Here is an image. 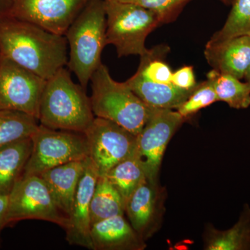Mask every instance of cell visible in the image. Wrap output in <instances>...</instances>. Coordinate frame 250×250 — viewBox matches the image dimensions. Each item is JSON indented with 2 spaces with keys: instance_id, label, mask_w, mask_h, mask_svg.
I'll list each match as a JSON object with an SVG mask.
<instances>
[{
  "instance_id": "1f68e13d",
  "label": "cell",
  "mask_w": 250,
  "mask_h": 250,
  "mask_svg": "<svg viewBox=\"0 0 250 250\" xmlns=\"http://www.w3.org/2000/svg\"><path fill=\"white\" fill-rule=\"evenodd\" d=\"M248 35H250V34H248Z\"/></svg>"
},
{
  "instance_id": "ac0fdd59",
  "label": "cell",
  "mask_w": 250,
  "mask_h": 250,
  "mask_svg": "<svg viewBox=\"0 0 250 250\" xmlns=\"http://www.w3.org/2000/svg\"><path fill=\"white\" fill-rule=\"evenodd\" d=\"M206 250H250V207L245 205L239 219L231 228L218 230L207 227L204 235Z\"/></svg>"
},
{
  "instance_id": "f1b7e54d",
  "label": "cell",
  "mask_w": 250,
  "mask_h": 250,
  "mask_svg": "<svg viewBox=\"0 0 250 250\" xmlns=\"http://www.w3.org/2000/svg\"><path fill=\"white\" fill-rule=\"evenodd\" d=\"M2 4V0H0V15L4 14L6 12L9 7L6 6H3Z\"/></svg>"
},
{
  "instance_id": "2e32d148",
  "label": "cell",
  "mask_w": 250,
  "mask_h": 250,
  "mask_svg": "<svg viewBox=\"0 0 250 250\" xmlns=\"http://www.w3.org/2000/svg\"><path fill=\"white\" fill-rule=\"evenodd\" d=\"M85 167L84 160L72 161L41 174L59 210L68 216Z\"/></svg>"
},
{
  "instance_id": "7c38bea8",
  "label": "cell",
  "mask_w": 250,
  "mask_h": 250,
  "mask_svg": "<svg viewBox=\"0 0 250 250\" xmlns=\"http://www.w3.org/2000/svg\"><path fill=\"white\" fill-rule=\"evenodd\" d=\"M99 174L96 166L88 156L85 159V167L71 210L67 216L65 228L67 243L88 250H93L90 222V202L93 197Z\"/></svg>"
},
{
  "instance_id": "277c9868",
  "label": "cell",
  "mask_w": 250,
  "mask_h": 250,
  "mask_svg": "<svg viewBox=\"0 0 250 250\" xmlns=\"http://www.w3.org/2000/svg\"><path fill=\"white\" fill-rule=\"evenodd\" d=\"M90 82V103L95 116L114 122L138 136L153 108L146 104L126 82L113 80L103 62L94 72Z\"/></svg>"
},
{
  "instance_id": "8fae6325",
  "label": "cell",
  "mask_w": 250,
  "mask_h": 250,
  "mask_svg": "<svg viewBox=\"0 0 250 250\" xmlns=\"http://www.w3.org/2000/svg\"><path fill=\"white\" fill-rule=\"evenodd\" d=\"M92 0H13L5 13L58 35L65 33Z\"/></svg>"
},
{
  "instance_id": "5b68a950",
  "label": "cell",
  "mask_w": 250,
  "mask_h": 250,
  "mask_svg": "<svg viewBox=\"0 0 250 250\" xmlns=\"http://www.w3.org/2000/svg\"><path fill=\"white\" fill-rule=\"evenodd\" d=\"M104 5L106 45L114 46L119 58L146 53L148 35L163 24L159 15L130 3L104 0Z\"/></svg>"
},
{
  "instance_id": "d6986e66",
  "label": "cell",
  "mask_w": 250,
  "mask_h": 250,
  "mask_svg": "<svg viewBox=\"0 0 250 250\" xmlns=\"http://www.w3.org/2000/svg\"><path fill=\"white\" fill-rule=\"evenodd\" d=\"M31 151V137L0 147V194L9 195L21 178Z\"/></svg>"
},
{
  "instance_id": "d4e9b609",
  "label": "cell",
  "mask_w": 250,
  "mask_h": 250,
  "mask_svg": "<svg viewBox=\"0 0 250 250\" xmlns=\"http://www.w3.org/2000/svg\"><path fill=\"white\" fill-rule=\"evenodd\" d=\"M216 102H218V97L213 85L209 80H207L197 83L188 98L176 110L187 120L189 117L196 114L202 108Z\"/></svg>"
},
{
  "instance_id": "3957f363",
  "label": "cell",
  "mask_w": 250,
  "mask_h": 250,
  "mask_svg": "<svg viewBox=\"0 0 250 250\" xmlns=\"http://www.w3.org/2000/svg\"><path fill=\"white\" fill-rule=\"evenodd\" d=\"M106 27L104 0H92L65 33L68 45L66 67L84 89L102 63V53L107 45Z\"/></svg>"
},
{
  "instance_id": "83f0119b",
  "label": "cell",
  "mask_w": 250,
  "mask_h": 250,
  "mask_svg": "<svg viewBox=\"0 0 250 250\" xmlns=\"http://www.w3.org/2000/svg\"><path fill=\"white\" fill-rule=\"evenodd\" d=\"M8 208V195L0 194V234L5 227L7 226L6 214Z\"/></svg>"
},
{
  "instance_id": "4dcf8cb0",
  "label": "cell",
  "mask_w": 250,
  "mask_h": 250,
  "mask_svg": "<svg viewBox=\"0 0 250 250\" xmlns=\"http://www.w3.org/2000/svg\"><path fill=\"white\" fill-rule=\"evenodd\" d=\"M222 1H223V2L226 3V4H232L234 0H222Z\"/></svg>"
},
{
  "instance_id": "e0dca14e",
  "label": "cell",
  "mask_w": 250,
  "mask_h": 250,
  "mask_svg": "<svg viewBox=\"0 0 250 250\" xmlns=\"http://www.w3.org/2000/svg\"><path fill=\"white\" fill-rule=\"evenodd\" d=\"M125 82L146 104L156 108L177 109L194 90L179 89L172 83H153L135 75Z\"/></svg>"
},
{
  "instance_id": "7a4b0ae2",
  "label": "cell",
  "mask_w": 250,
  "mask_h": 250,
  "mask_svg": "<svg viewBox=\"0 0 250 250\" xmlns=\"http://www.w3.org/2000/svg\"><path fill=\"white\" fill-rule=\"evenodd\" d=\"M95 118L85 89L74 82L66 67L47 80L39 108L40 125L83 134Z\"/></svg>"
},
{
  "instance_id": "9a60e30c",
  "label": "cell",
  "mask_w": 250,
  "mask_h": 250,
  "mask_svg": "<svg viewBox=\"0 0 250 250\" xmlns=\"http://www.w3.org/2000/svg\"><path fill=\"white\" fill-rule=\"evenodd\" d=\"M159 192L156 183L148 179L143 182L125 205V213L135 231L146 240L155 228L159 209Z\"/></svg>"
},
{
  "instance_id": "ffe728a7",
  "label": "cell",
  "mask_w": 250,
  "mask_h": 250,
  "mask_svg": "<svg viewBox=\"0 0 250 250\" xmlns=\"http://www.w3.org/2000/svg\"><path fill=\"white\" fill-rule=\"evenodd\" d=\"M125 213V205L119 192L106 176H99L90 202L91 225Z\"/></svg>"
},
{
  "instance_id": "ba28073f",
  "label": "cell",
  "mask_w": 250,
  "mask_h": 250,
  "mask_svg": "<svg viewBox=\"0 0 250 250\" xmlns=\"http://www.w3.org/2000/svg\"><path fill=\"white\" fill-rule=\"evenodd\" d=\"M88 143L89 157L100 176L133 155L136 151L137 136L114 122L95 117L83 133Z\"/></svg>"
},
{
  "instance_id": "52a82bcc",
  "label": "cell",
  "mask_w": 250,
  "mask_h": 250,
  "mask_svg": "<svg viewBox=\"0 0 250 250\" xmlns=\"http://www.w3.org/2000/svg\"><path fill=\"white\" fill-rule=\"evenodd\" d=\"M25 220H44L64 229L67 226V217L59 210L39 175L22 176L8 195L7 226Z\"/></svg>"
},
{
  "instance_id": "7402d4cb",
  "label": "cell",
  "mask_w": 250,
  "mask_h": 250,
  "mask_svg": "<svg viewBox=\"0 0 250 250\" xmlns=\"http://www.w3.org/2000/svg\"><path fill=\"white\" fill-rule=\"evenodd\" d=\"M211 82L218 102L228 104L235 109H245L250 106V83L242 82L232 75L210 70L207 75Z\"/></svg>"
},
{
  "instance_id": "6da1fadb",
  "label": "cell",
  "mask_w": 250,
  "mask_h": 250,
  "mask_svg": "<svg viewBox=\"0 0 250 250\" xmlns=\"http://www.w3.org/2000/svg\"><path fill=\"white\" fill-rule=\"evenodd\" d=\"M0 55L47 80L67 66L68 45L65 36L4 14L0 15Z\"/></svg>"
},
{
  "instance_id": "4316f807",
  "label": "cell",
  "mask_w": 250,
  "mask_h": 250,
  "mask_svg": "<svg viewBox=\"0 0 250 250\" xmlns=\"http://www.w3.org/2000/svg\"><path fill=\"white\" fill-rule=\"evenodd\" d=\"M171 82L174 86L179 89L192 90L196 87L197 83L195 80L193 67L187 65L172 72Z\"/></svg>"
},
{
  "instance_id": "603a6c76",
  "label": "cell",
  "mask_w": 250,
  "mask_h": 250,
  "mask_svg": "<svg viewBox=\"0 0 250 250\" xmlns=\"http://www.w3.org/2000/svg\"><path fill=\"white\" fill-rule=\"evenodd\" d=\"M38 121L22 112L0 110V147L31 137L39 127Z\"/></svg>"
},
{
  "instance_id": "30bf717a",
  "label": "cell",
  "mask_w": 250,
  "mask_h": 250,
  "mask_svg": "<svg viewBox=\"0 0 250 250\" xmlns=\"http://www.w3.org/2000/svg\"><path fill=\"white\" fill-rule=\"evenodd\" d=\"M185 121L173 109L152 108L147 123L137 136L136 146V154L149 182L156 183L166 147Z\"/></svg>"
},
{
  "instance_id": "f546056e",
  "label": "cell",
  "mask_w": 250,
  "mask_h": 250,
  "mask_svg": "<svg viewBox=\"0 0 250 250\" xmlns=\"http://www.w3.org/2000/svg\"><path fill=\"white\" fill-rule=\"evenodd\" d=\"M244 79L247 82L250 83V63L248 69H247L246 74H245Z\"/></svg>"
},
{
  "instance_id": "cb8c5ba5",
  "label": "cell",
  "mask_w": 250,
  "mask_h": 250,
  "mask_svg": "<svg viewBox=\"0 0 250 250\" xmlns=\"http://www.w3.org/2000/svg\"><path fill=\"white\" fill-rule=\"evenodd\" d=\"M232 9L222 29L213 34L211 41H223L250 33V0H234Z\"/></svg>"
},
{
  "instance_id": "5bb4252c",
  "label": "cell",
  "mask_w": 250,
  "mask_h": 250,
  "mask_svg": "<svg viewBox=\"0 0 250 250\" xmlns=\"http://www.w3.org/2000/svg\"><path fill=\"white\" fill-rule=\"evenodd\" d=\"M91 240L93 250H143L147 246L124 215L93 224Z\"/></svg>"
},
{
  "instance_id": "9c48e42d",
  "label": "cell",
  "mask_w": 250,
  "mask_h": 250,
  "mask_svg": "<svg viewBox=\"0 0 250 250\" xmlns=\"http://www.w3.org/2000/svg\"><path fill=\"white\" fill-rule=\"evenodd\" d=\"M46 82L0 55V110L22 112L38 120Z\"/></svg>"
},
{
  "instance_id": "484cf974",
  "label": "cell",
  "mask_w": 250,
  "mask_h": 250,
  "mask_svg": "<svg viewBox=\"0 0 250 250\" xmlns=\"http://www.w3.org/2000/svg\"><path fill=\"white\" fill-rule=\"evenodd\" d=\"M130 3L154 11L159 15L164 23L172 22L179 11L190 0H113Z\"/></svg>"
},
{
  "instance_id": "8992f818",
  "label": "cell",
  "mask_w": 250,
  "mask_h": 250,
  "mask_svg": "<svg viewBox=\"0 0 250 250\" xmlns=\"http://www.w3.org/2000/svg\"><path fill=\"white\" fill-rule=\"evenodd\" d=\"M31 139L32 151L22 176H39L57 166L89 156L83 133L50 129L39 124Z\"/></svg>"
},
{
  "instance_id": "44dd1931",
  "label": "cell",
  "mask_w": 250,
  "mask_h": 250,
  "mask_svg": "<svg viewBox=\"0 0 250 250\" xmlns=\"http://www.w3.org/2000/svg\"><path fill=\"white\" fill-rule=\"evenodd\" d=\"M105 176L119 192L125 205L136 189L147 179L136 151L133 155L112 167Z\"/></svg>"
},
{
  "instance_id": "d6a6232c",
  "label": "cell",
  "mask_w": 250,
  "mask_h": 250,
  "mask_svg": "<svg viewBox=\"0 0 250 250\" xmlns=\"http://www.w3.org/2000/svg\"><path fill=\"white\" fill-rule=\"evenodd\" d=\"M11 1H13V0H11Z\"/></svg>"
},
{
  "instance_id": "4fadbf2b",
  "label": "cell",
  "mask_w": 250,
  "mask_h": 250,
  "mask_svg": "<svg viewBox=\"0 0 250 250\" xmlns=\"http://www.w3.org/2000/svg\"><path fill=\"white\" fill-rule=\"evenodd\" d=\"M205 58L214 70L244 79L250 63V36H235L223 41H211L205 46Z\"/></svg>"
}]
</instances>
